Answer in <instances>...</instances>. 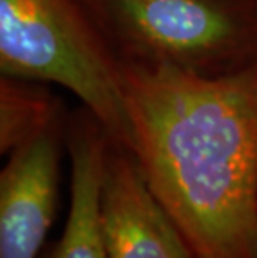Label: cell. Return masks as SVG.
Wrapping results in <instances>:
<instances>
[{"mask_svg": "<svg viewBox=\"0 0 257 258\" xmlns=\"http://www.w3.org/2000/svg\"><path fill=\"white\" fill-rule=\"evenodd\" d=\"M120 65L224 77L257 65V0H79Z\"/></svg>", "mask_w": 257, "mask_h": 258, "instance_id": "2", "label": "cell"}, {"mask_svg": "<svg viewBox=\"0 0 257 258\" xmlns=\"http://www.w3.org/2000/svg\"><path fill=\"white\" fill-rule=\"evenodd\" d=\"M111 137L84 107L69 118L70 207L64 235L45 258H107L100 191Z\"/></svg>", "mask_w": 257, "mask_h": 258, "instance_id": "6", "label": "cell"}, {"mask_svg": "<svg viewBox=\"0 0 257 258\" xmlns=\"http://www.w3.org/2000/svg\"><path fill=\"white\" fill-rule=\"evenodd\" d=\"M0 72L69 90L130 148L120 63L79 0H0Z\"/></svg>", "mask_w": 257, "mask_h": 258, "instance_id": "3", "label": "cell"}, {"mask_svg": "<svg viewBox=\"0 0 257 258\" xmlns=\"http://www.w3.org/2000/svg\"><path fill=\"white\" fill-rule=\"evenodd\" d=\"M60 117L7 153L0 172V258H37L57 212L62 148Z\"/></svg>", "mask_w": 257, "mask_h": 258, "instance_id": "4", "label": "cell"}, {"mask_svg": "<svg viewBox=\"0 0 257 258\" xmlns=\"http://www.w3.org/2000/svg\"><path fill=\"white\" fill-rule=\"evenodd\" d=\"M129 150L199 258H257V65L224 77L120 65Z\"/></svg>", "mask_w": 257, "mask_h": 258, "instance_id": "1", "label": "cell"}, {"mask_svg": "<svg viewBox=\"0 0 257 258\" xmlns=\"http://www.w3.org/2000/svg\"><path fill=\"white\" fill-rule=\"evenodd\" d=\"M60 117L62 103L42 82L2 75L0 79V152L10 153Z\"/></svg>", "mask_w": 257, "mask_h": 258, "instance_id": "7", "label": "cell"}, {"mask_svg": "<svg viewBox=\"0 0 257 258\" xmlns=\"http://www.w3.org/2000/svg\"><path fill=\"white\" fill-rule=\"evenodd\" d=\"M107 258H199L152 194L134 153L109 142L100 191Z\"/></svg>", "mask_w": 257, "mask_h": 258, "instance_id": "5", "label": "cell"}]
</instances>
